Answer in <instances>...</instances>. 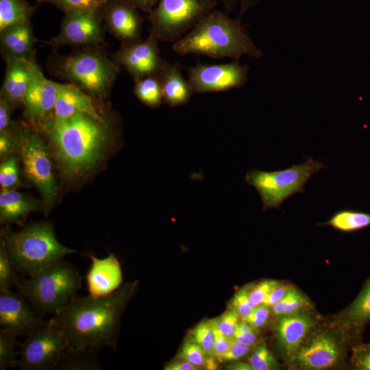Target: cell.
<instances>
[{
  "label": "cell",
  "mask_w": 370,
  "mask_h": 370,
  "mask_svg": "<svg viewBox=\"0 0 370 370\" xmlns=\"http://www.w3.org/2000/svg\"><path fill=\"white\" fill-rule=\"evenodd\" d=\"M82 280L74 264L62 260L29 278H21L17 288L37 314L44 318L67 306L77 295Z\"/></svg>",
  "instance_id": "cell-6"
},
{
  "label": "cell",
  "mask_w": 370,
  "mask_h": 370,
  "mask_svg": "<svg viewBox=\"0 0 370 370\" xmlns=\"http://www.w3.org/2000/svg\"><path fill=\"white\" fill-rule=\"evenodd\" d=\"M135 285H125L103 297L77 295L55 313L51 320L63 334L67 347L114 349L121 314Z\"/></svg>",
  "instance_id": "cell-1"
},
{
  "label": "cell",
  "mask_w": 370,
  "mask_h": 370,
  "mask_svg": "<svg viewBox=\"0 0 370 370\" xmlns=\"http://www.w3.org/2000/svg\"><path fill=\"white\" fill-rule=\"evenodd\" d=\"M85 256L91 261L85 276L88 295L106 297L120 288L123 275L120 262L113 254L103 258L90 254Z\"/></svg>",
  "instance_id": "cell-18"
},
{
  "label": "cell",
  "mask_w": 370,
  "mask_h": 370,
  "mask_svg": "<svg viewBox=\"0 0 370 370\" xmlns=\"http://www.w3.org/2000/svg\"><path fill=\"white\" fill-rule=\"evenodd\" d=\"M1 241L16 272L29 276L77 252L58 241L49 222L29 224L18 232L4 228Z\"/></svg>",
  "instance_id": "cell-4"
},
{
  "label": "cell",
  "mask_w": 370,
  "mask_h": 370,
  "mask_svg": "<svg viewBox=\"0 0 370 370\" xmlns=\"http://www.w3.org/2000/svg\"><path fill=\"white\" fill-rule=\"evenodd\" d=\"M158 42L149 35L145 40L121 44L113 59L132 76L134 80L159 74L166 61L160 56Z\"/></svg>",
  "instance_id": "cell-13"
},
{
  "label": "cell",
  "mask_w": 370,
  "mask_h": 370,
  "mask_svg": "<svg viewBox=\"0 0 370 370\" xmlns=\"http://www.w3.org/2000/svg\"><path fill=\"white\" fill-rule=\"evenodd\" d=\"M138 10L149 14L156 5L159 0H127Z\"/></svg>",
  "instance_id": "cell-49"
},
{
  "label": "cell",
  "mask_w": 370,
  "mask_h": 370,
  "mask_svg": "<svg viewBox=\"0 0 370 370\" xmlns=\"http://www.w3.org/2000/svg\"><path fill=\"white\" fill-rule=\"evenodd\" d=\"M103 8L64 14L60 32L49 43L56 48L100 45L104 41Z\"/></svg>",
  "instance_id": "cell-12"
},
{
  "label": "cell",
  "mask_w": 370,
  "mask_h": 370,
  "mask_svg": "<svg viewBox=\"0 0 370 370\" xmlns=\"http://www.w3.org/2000/svg\"><path fill=\"white\" fill-rule=\"evenodd\" d=\"M279 284L274 280H264L249 287H246L250 301L255 306L264 304L273 288Z\"/></svg>",
  "instance_id": "cell-39"
},
{
  "label": "cell",
  "mask_w": 370,
  "mask_h": 370,
  "mask_svg": "<svg viewBox=\"0 0 370 370\" xmlns=\"http://www.w3.org/2000/svg\"><path fill=\"white\" fill-rule=\"evenodd\" d=\"M314 323L313 317L301 311L280 317L276 327V334L288 358H294Z\"/></svg>",
  "instance_id": "cell-19"
},
{
  "label": "cell",
  "mask_w": 370,
  "mask_h": 370,
  "mask_svg": "<svg viewBox=\"0 0 370 370\" xmlns=\"http://www.w3.org/2000/svg\"><path fill=\"white\" fill-rule=\"evenodd\" d=\"M308 306L306 297L291 287L286 295L271 307V311L274 315L281 317L299 312Z\"/></svg>",
  "instance_id": "cell-31"
},
{
  "label": "cell",
  "mask_w": 370,
  "mask_h": 370,
  "mask_svg": "<svg viewBox=\"0 0 370 370\" xmlns=\"http://www.w3.org/2000/svg\"><path fill=\"white\" fill-rule=\"evenodd\" d=\"M352 362L356 369L370 370V343L356 345L353 348Z\"/></svg>",
  "instance_id": "cell-41"
},
{
  "label": "cell",
  "mask_w": 370,
  "mask_h": 370,
  "mask_svg": "<svg viewBox=\"0 0 370 370\" xmlns=\"http://www.w3.org/2000/svg\"><path fill=\"white\" fill-rule=\"evenodd\" d=\"M251 347L252 346L243 344L232 338V344L229 350L217 359L220 362L238 360L247 355L250 352Z\"/></svg>",
  "instance_id": "cell-43"
},
{
  "label": "cell",
  "mask_w": 370,
  "mask_h": 370,
  "mask_svg": "<svg viewBox=\"0 0 370 370\" xmlns=\"http://www.w3.org/2000/svg\"><path fill=\"white\" fill-rule=\"evenodd\" d=\"M249 70L239 60L216 64L198 62L188 69V81L194 93L225 92L244 86Z\"/></svg>",
  "instance_id": "cell-11"
},
{
  "label": "cell",
  "mask_w": 370,
  "mask_h": 370,
  "mask_svg": "<svg viewBox=\"0 0 370 370\" xmlns=\"http://www.w3.org/2000/svg\"><path fill=\"white\" fill-rule=\"evenodd\" d=\"M0 156L5 158L15 147L14 126L6 131L0 132Z\"/></svg>",
  "instance_id": "cell-45"
},
{
  "label": "cell",
  "mask_w": 370,
  "mask_h": 370,
  "mask_svg": "<svg viewBox=\"0 0 370 370\" xmlns=\"http://www.w3.org/2000/svg\"><path fill=\"white\" fill-rule=\"evenodd\" d=\"M166 370H196L198 369L197 367L188 362L187 360L182 359L180 361H175L166 365L164 368Z\"/></svg>",
  "instance_id": "cell-50"
},
{
  "label": "cell",
  "mask_w": 370,
  "mask_h": 370,
  "mask_svg": "<svg viewBox=\"0 0 370 370\" xmlns=\"http://www.w3.org/2000/svg\"><path fill=\"white\" fill-rule=\"evenodd\" d=\"M20 185L17 162L15 157L6 159L0 166V185L3 189H10Z\"/></svg>",
  "instance_id": "cell-37"
},
{
  "label": "cell",
  "mask_w": 370,
  "mask_h": 370,
  "mask_svg": "<svg viewBox=\"0 0 370 370\" xmlns=\"http://www.w3.org/2000/svg\"><path fill=\"white\" fill-rule=\"evenodd\" d=\"M36 8L27 0H0V32L30 22Z\"/></svg>",
  "instance_id": "cell-27"
},
{
  "label": "cell",
  "mask_w": 370,
  "mask_h": 370,
  "mask_svg": "<svg viewBox=\"0 0 370 370\" xmlns=\"http://www.w3.org/2000/svg\"><path fill=\"white\" fill-rule=\"evenodd\" d=\"M343 354L341 339L330 332H323L317 334L300 347L293 359L301 368L323 369L333 367Z\"/></svg>",
  "instance_id": "cell-17"
},
{
  "label": "cell",
  "mask_w": 370,
  "mask_h": 370,
  "mask_svg": "<svg viewBox=\"0 0 370 370\" xmlns=\"http://www.w3.org/2000/svg\"><path fill=\"white\" fill-rule=\"evenodd\" d=\"M35 52L29 57L30 78L23 101L24 116L32 123L44 121L53 112L57 96L56 82L45 77L36 64Z\"/></svg>",
  "instance_id": "cell-14"
},
{
  "label": "cell",
  "mask_w": 370,
  "mask_h": 370,
  "mask_svg": "<svg viewBox=\"0 0 370 370\" xmlns=\"http://www.w3.org/2000/svg\"><path fill=\"white\" fill-rule=\"evenodd\" d=\"M17 367L21 370H55L67 348L65 338L51 319L21 343Z\"/></svg>",
  "instance_id": "cell-10"
},
{
  "label": "cell",
  "mask_w": 370,
  "mask_h": 370,
  "mask_svg": "<svg viewBox=\"0 0 370 370\" xmlns=\"http://www.w3.org/2000/svg\"><path fill=\"white\" fill-rule=\"evenodd\" d=\"M14 108L6 100L0 97V132L8 130L14 126L11 120V112Z\"/></svg>",
  "instance_id": "cell-44"
},
{
  "label": "cell",
  "mask_w": 370,
  "mask_h": 370,
  "mask_svg": "<svg viewBox=\"0 0 370 370\" xmlns=\"http://www.w3.org/2000/svg\"><path fill=\"white\" fill-rule=\"evenodd\" d=\"M370 321V278L354 301L337 317V326L345 339L359 338Z\"/></svg>",
  "instance_id": "cell-21"
},
{
  "label": "cell",
  "mask_w": 370,
  "mask_h": 370,
  "mask_svg": "<svg viewBox=\"0 0 370 370\" xmlns=\"http://www.w3.org/2000/svg\"><path fill=\"white\" fill-rule=\"evenodd\" d=\"M163 101L171 108L186 105L194 94L188 79L182 75L177 62H168L160 73Z\"/></svg>",
  "instance_id": "cell-22"
},
{
  "label": "cell",
  "mask_w": 370,
  "mask_h": 370,
  "mask_svg": "<svg viewBox=\"0 0 370 370\" xmlns=\"http://www.w3.org/2000/svg\"><path fill=\"white\" fill-rule=\"evenodd\" d=\"M1 32V53L5 61L25 59L33 50L36 39L30 22L10 27Z\"/></svg>",
  "instance_id": "cell-24"
},
{
  "label": "cell",
  "mask_w": 370,
  "mask_h": 370,
  "mask_svg": "<svg viewBox=\"0 0 370 370\" xmlns=\"http://www.w3.org/2000/svg\"><path fill=\"white\" fill-rule=\"evenodd\" d=\"M44 320L19 292L0 291L1 329L16 336H27L45 325Z\"/></svg>",
  "instance_id": "cell-15"
},
{
  "label": "cell",
  "mask_w": 370,
  "mask_h": 370,
  "mask_svg": "<svg viewBox=\"0 0 370 370\" xmlns=\"http://www.w3.org/2000/svg\"><path fill=\"white\" fill-rule=\"evenodd\" d=\"M291 288L290 286L278 284L268 295L264 304L271 308L286 295Z\"/></svg>",
  "instance_id": "cell-47"
},
{
  "label": "cell",
  "mask_w": 370,
  "mask_h": 370,
  "mask_svg": "<svg viewBox=\"0 0 370 370\" xmlns=\"http://www.w3.org/2000/svg\"><path fill=\"white\" fill-rule=\"evenodd\" d=\"M194 341L209 356H214L215 335L212 320L201 322L192 331Z\"/></svg>",
  "instance_id": "cell-34"
},
{
  "label": "cell",
  "mask_w": 370,
  "mask_h": 370,
  "mask_svg": "<svg viewBox=\"0 0 370 370\" xmlns=\"http://www.w3.org/2000/svg\"><path fill=\"white\" fill-rule=\"evenodd\" d=\"M217 4L215 0H159L148 14L149 35L158 42L173 44Z\"/></svg>",
  "instance_id": "cell-8"
},
{
  "label": "cell",
  "mask_w": 370,
  "mask_h": 370,
  "mask_svg": "<svg viewBox=\"0 0 370 370\" xmlns=\"http://www.w3.org/2000/svg\"><path fill=\"white\" fill-rule=\"evenodd\" d=\"M57 165L69 179L85 175L103 158L112 138L107 120L84 112L66 118L51 116L42 123Z\"/></svg>",
  "instance_id": "cell-2"
},
{
  "label": "cell",
  "mask_w": 370,
  "mask_h": 370,
  "mask_svg": "<svg viewBox=\"0 0 370 370\" xmlns=\"http://www.w3.org/2000/svg\"><path fill=\"white\" fill-rule=\"evenodd\" d=\"M159 74L147 75L134 80V95L140 101L151 108H158L164 102Z\"/></svg>",
  "instance_id": "cell-28"
},
{
  "label": "cell",
  "mask_w": 370,
  "mask_h": 370,
  "mask_svg": "<svg viewBox=\"0 0 370 370\" xmlns=\"http://www.w3.org/2000/svg\"><path fill=\"white\" fill-rule=\"evenodd\" d=\"M323 225L332 226L341 232L357 231L370 225V214L353 210H341Z\"/></svg>",
  "instance_id": "cell-29"
},
{
  "label": "cell",
  "mask_w": 370,
  "mask_h": 370,
  "mask_svg": "<svg viewBox=\"0 0 370 370\" xmlns=\"http://www.w3.org/2000/svg\"><path fill=\"white\" fill-rule=\"evenodd\" d=\"M57 96L52 116L66 118L77 112L86 113L101 121L106 120L95 106L92 97L72 84L57 83Z\"/></svg>",
  "instance_id": "cell-20"
},
{
  "label": "cell",
  "mask_w": 370,
  "mask_h": 370,
  "mask_svg": "<svg viewBox=\"0 0 370 370\" xmlns=\"http://www.w3.org/2000/svg\"><path fill=\"white\" fill-rule=\"evenodd\" d=\"M249 364L254 370H270L278 367L276 359L264 344L256 347L249 359Z\"/></svg>",
  "instance_id": "cell-36"
},
{
  "label": "cell",
  "mask_w": 370,
  "mask_h": 370,
  "mask_svg": "<svg viewBox=\"0 0 370 370\" xmlns=\"http://www.w3.org/2000/svg\"><path fill=\"white\" fill-rule=\"evenodd\" d=\"M325 167L320 160L310 158L302 164L282 170L252 169L247 173L245 179L258 193L263 210L279 209L286 199L293 194L303 193L310 178Z\"/></svg>",
  "instance_id": "cell-7"
},
{
  "label": "cell",
  "mask_w": 370,
  "mask_h": 370,
  "mask_svg": "<svg viewBox=\"0 0 370 370\" xmlns=\"http://www.w3.org/2000/svg\"><path fill=\"white\" fill-rule=\"evenodd\" d=\"M14 132L24 174L40 191L47 212L56 197V182L49 151L41 137L29 127L18 126Z\"/></svg>",
  "instance_id": "cell-9"
},
{
  "label": "cell",
  "mask_w": 370,
  "mask_h": 370,
  "mask_svg": "<svg viewBox=\"0 0 370 370\" xmlns=\"http://www.w3.org/2000/svg\"><path fill=\"white\" fill-rule=\"evenodd\" d=\"M271 308L264 304L256 306L244 320L249 321L256 330L262 328L267 323Z\"/></svg>",
  "instance_id": "cell-42"
},
{
  "label": "cell",
  "mask_w": 370,
  "mask_h": 370,
  "mask_svg": "<svg viewBox=\"0 0 370 370\" xmlns=\"http://www.w3.org/2000/svg\"><path fill=\"white\" fill-rule=\"evenodd\" d=\"M45 210V205L28 196L12 190L2 189L0 193L1 223H20L30 212Z\"/></svg>",
  "instance_id": "cell-25"
},
{
  "label": "cell",
  "mask_w": 370,
  "mask_h": 370,
  "mask_svg": "<svg viewBox=\"0 0 370 370\" xmlns=\"http://www.w3.org/2000/svg\"><path fill=\"white\" fill-rule=\"evenodd\" d=\"M206 353L195 341H186L181 350L180 356L182 359L187 360L197 368L206 367L208 369H213L216 365L213 360L207 358Z\"/></svg>",
  "instance_id": "cell-35"
},
{
  "label": "cell",
  "mask_w": 370,
  "mask_h": 370,
  "mask_svg": "<svg viewBox=\"0 0 370 370\" xmlns=\"http://www.w3.org/2000/svg\"><path fill=\"white\" fill-rule=\"evenodd\" d=\"M7 66L1 88L0 97L14 108L23 104V97L30 78L29 58L6 61Z\"/></svg>",
  "instance_id": "cell-23"
},
{
  "label": "cell",
  "mask_w": 370,
  "mask_h": 370,
  "mask_svg": "<svg viewBox=\"0 0 370 370\" xmlns=\"http://www.w3.org/2000/svg\"><path fill=\"white\" fill-rule=\"evenodd\" d=\"M256 306L250 301L246 287L238 290L232 301V308L241 319H245Z\"/></svg>",
  "instance_id": "cell-40"
},
{
  "label": "cell",
  "mask_w": 370,
  "mask_h": 370,
  "mask_svg": "<svg viewBox=\"0 0 370 370\" xmlns=\"http://www.w3.org/2000/svg\"><path fill=\"white\" fill-rule=\"evenodd\" d=\"M214 330L215 335L214 356L218 358L229 350L232 344V338L221 333L214 326Z\"/></svg>",
  "instance_id": "cell-46"
},
{
  "label": "cell",
  "mask_w": 370,
  "mask_h": 370,
  "mask_svg": "<svg viewBox=\"0 0 370 370\" xmlns=\"http://www.w3.org/2000/svg\"><path fill=\"white\" fill-rule=\"evenodd\" d=\"M172 49L180 56L195 54L217 59L239 60L243 56L260 58L263 55L239 18H232L215 9L174 42Z\"/></svg>",
  "instance_id": "cell-3"
},
{
  "label": "cell",
  "mask_w": 370,
  "mask_h": 370,
  "mask_svg": "<svg viewBox=\"0 0 370 370\" xmlns=\"http://www.w3.org/2000/svg\"><path fill=\"white\" fill-rule=\"evenodd\" d=\"M232 369H245V370H249L252 369L249 364H245V363H238L236 365H232Z\"/></svg>",
  "instance_id": "cell-52"
},
{
  "label": "cell",
  "mask_w": 370,
  "mask_h": 370,
  "mask_svg": "<svg viewBox=\"0 0 370 370\" xmlns=\"http://www.w3.org/2000/svg\"><path fill=\"white\" fill-rule=\"evenodd\" d=\"M98 349L67 347L60 356L55 370H100Z\"/></svg>",
  "instance_id": "cell-26"
},
{
  "label": "cell",
  "mask_w": 370,
  "mask_h": 370,
  "mask_svg": "<svg viewBox=\"0 0 370 370\" xmlns=\"http://www.w3.org/2000/svg\"><path fill=\"white\" fill-rule=\"evenodd\" d=\"M21 277L16 274V271L12 264L9 255L3 243L0 245V291L10 290L12 287L17 288Z\"/></svg>",
  "instance_id": "cell-33"
},
{
  "label": "cell",
  "mask_w": 370,
  "mask_h": 370,
  "mask_svg": "<svg viewBox=\"0 0 370 370\" xmlns=\"http://www.w3.org/2000/svg\"><path fill=\"white\" fill-rule=\"evenodd\" d=\"M16 335L0 330V369L5 370L9 368L17 367L18 359L16 358L19 352L15 349L21 346L16 338Z\"/></svg>",
  "instance_id": "cell-30"
},
{
  "label": "cell",
  "mask_w": 370,
  "mask_h": 370,
  "mask_svg": "<svg viewBox=\"0 0 370 370\" xmlns=\"http://www.w3.org/2000/svg\"><path fill=\"white\" fill-rule=\"evenodd\" d=\"M99 47H82L69 55L53 56L49 69L95 99L105 98L114 84L121 66Z\"/></svg>",
  "instance_id": "cell-5"
},
{
  "label": "cell",
  "mask_w": 370,
  "mask_h": 370,
  "mask_svg": "<svg viewBox=\"0 0 370 370\" xmlns=\"http://www.w3.org/2000/svg\"><path fill=\"white\" fill-rule=\"evenodd\" d=\"M238 314L230 308L220 317L212 319L214 328L223 334L232 338L237 330L240 321Z\"/></svg>",
  "instance_id": "cell-38"
},
{
  "label": "cell",
  "mask_w": 370,
  "mask_h": 370,
  "mask_svg": "<svg viewBox=\"0 0 370 370\" xmlns=\"http://www.w3.org/2000/svg\"><path fill=\"white\" fill-rule=\"evenodd\" d=\"M256 330V329L247 321L241 319L238 326L236 332H249Z\"/></svg>",
  "instance_id": "cell-51"
},
{
  "label": "cell",
  "mask_w": 370,
  "mask_h": 370,
  "mask_svg": "<svg viewBox=\"0 0 370 370\" xmlns=\"http://www.w3.org/2000/svg\"><path fill=\"white\" fill-rule=\"evenodd\" d=\"M232 338L247 345L254 346L258 340L256 330L249 332H236Z\"/></svg>",
  "instance_id": "cell-48"
},
{
  "label": "cell",
  "mask_w": 370,
  "mask_h": 370,
  "mask_svg": "<svg viewBox=\"0 0 370 370\" xmlns=\"http://www.w3.org/2000/svg\"><path fill=\"white\" fill-rule=\"evenodd\" d=\"M39 3L50 4L64 14L81 10L102 9L108 0H36Z\"/></svg>",
  "instance_id": "cell-32"
},
{
  "label": "cell",
  "mask_w": 370,
  "mask_h": 370,
  "mask_svg": "<svg viewBox=\"0 0 370 370\" xmlns=\"http://www.w3.org/2000/svg\"><path fill=\"white\" fill-rule=\"evenodd\" d=\"M104 27L121 44L141 40L144 18L127 0H108L103 8Z\"/></svg>",
  "instance_id": "cell-16"
}]
</instances>
